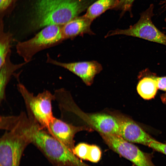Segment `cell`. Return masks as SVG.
Here are the masks:
<instances>
[{"label": "cell", "mask_w": 166, "mask_h": 166, "mask_svg": "<svg viewBox=\"0 0 166 166\" xmlns=\"http://www.w3.org/2000/svg\"><path fill=\"white\" fill-rule=\"evenodd\" d=\"M158 89L166 92V76L156 77Z\"/></svg>", "instance_id": "20"}, {"label": "cell", "mask_w": 166, "mask_h": 166, "mask_svg": "<svg viewBox=\"0 0 166 166\" xmlns=\"http://www.w3.org/2000/svg\"><path fill=\"white\" fill-rule=\"evenodd\" d=\"M11 52L8 55L4 64L0 66V101L5 98L6 89L12 75L15 71L28 63L25 62L14 64L10 60Z\"/></svg>", "instance_id": "12"}, {"label": "cell", "mask_w": 166, "mask_h": 166, "mask_svg": "<svg viewBox=\"0 0 166 166\" xmlns=\"http://www.w3.org/2000/svg\"><path fill=\"white\" fill-rule=\"evenodd\" d=\"M46 130L72 152L75 134L81 131L89 130L88 128L73 125L55 117Z\"/></svg>", "instance_id": "10"}, {"label": "cell", "mask_w": 166, "mask_h": 166, "mask_svg": "<svg viewBox=\"0 0 166 166\" xmlns=\"http://www.w3.org/2000/svg\"><path fill=\"white\" fill-rule=\"evenodd\" d=\"M61 26H46L31 38L18 42L16 46L17 53L28 63L38 53L59 44L64 41L61 33Z\"/></svg>", "instance_id": "4"}, {"label": "cell", "mask_w": 166, "mask_h": 166, "mask_svg": "<svg viewBox=\"0 0 166 166\" xmlns=\"http://www.w3.org/2000/svg\"><path fill=\"white\" fill-rule=\"evenodd\" d=\"M112 114L118 123L119 136L124 140L147 146L155 140L130 118L116 113Z\"/></svg>", "instance_id": "9"}, {"label": "cell", "mask_w": 166, "mask_h": 166, "mask_svg": "<svg viewBox=\"0 0 166 166\" xmlns=\"http://www.w3.org/2000/svg\"><path fill=\"white\" fill-rule=\"evenodd\" d=\"M17 88L23 99L27 116L46 129L54 117L52 107V102L55 101L54 94L46 90L34 95L20 82Z\"/></svg>", "instance_id": "3"}, {"label": "cell", "mask_w": 166, "mask_h": 166, "mask_svg": "<svg viewBox=\"0 0 166 166\" xmlns=\"http://www.w3.org/2000/svg\"><path fill=\"white\" fill-rule=\"evenodd\" d=\"M21 130L53 166H90L55 138L35 121L30 119L22 124Z\"/></svg>", "instance_id": "1"}, {"label": "cell", "mask_w": 166, "mask_h": 166, "mask_svg": "<svg viewBox=\"0 0 166 166\" xmlns=\"http://www.w3.org/2000/svg\"><path fill=\"white\" fill-rule=\"evenodd\" d=\"M148 146L157 152L166 155V144L155 140L150 142Z\"/></svg>", "instance_id": "19"}, {"label": "cell", "mask_w": 166, "mask_h": 166, "mask_svg": "<svg viewBox=\"0 0 166 166\" xmlns=\"http://www.w3.org/2000/svg\"><path fill=\"white\" fill-rule=\"evenodd\" d=\"M90 145L84 143H80L74 147L73 152L78 158L87 160Z\"/></svg>", "instance_id": "16"}, {"label": "cell", "mask_w": 166, "mask_h": 166, "mask_svg": "<svg viewBox=\"0 0 166 166\" xmlns=\"http://www.w3.org/2000/svg\"><path fill=\"white\" fill-rule=\"evenodd\" d=\"M46 61L72 72L79 77L87 86L93 84L95 76L103 69L101 64L96 61L63 62L53 59L48 54Z\"/></svg>", "instance_id": "8"}, {"label": "cell", "mask_w": 166, "mask_h": 166, "mask_svg": "<svg viewBox=\"0 0 166 166\" xmlns=\"http://www.w3.org/2000/svg\"><path fill=\"white\" fill-rule=\"evenodd\" d=\"M93 21L83 15L74 18L62 26L61 33L64 40L72 39L85 34L94 35L91 28Z\"/></svg>", "instance_id": "11"}, {"label": "cell", "mask_w": 166, "mask_h": 166, "mask_svg": "<svg viewBox=\"0 0 166 166\" xmlns=\"http://www.w3.org/2000/svg\"><path fill=\"white\" fill-rule=\"evenodd\" d=\"M64 109L77 114L100 134L119 135V125L116 118L112 114L104 113H88L77 110L72 100L65 104Z\"/></svg>", "instance_id": "7"}, {"label": "cell", "mask_w": 166, "mask_h": 166, "mask_svg": "<svg viewBox=\"0 0 166 166\" xmlns=\"http://www.w3.org/2000/svg\"><path fill=\"white\" fill-rule=\"evenodd\" d=\"M5 131L0 139V166H19L23 153L30 142L19 132Z\"/></svg>", "instance_id": "6"}, {"label": "cell", "mask_w": 166, "mask_h": 166, "mask_svg": "<svg viewBox=\"0 0 166 166\" xmlns=\"http://www.w3.org/2000/svg\"><path fill=\"white\" fill-rule=\"evenodd\" d=\"M118 0H97L87 9L85 17L93 21L105 11L114 9Z\"/></svg>", "instance_id": "14"}, {"label": "cell", "mask_w": 166, "mask_h": 166, "mask_svg": "<svg viewBox=\"0 0 166 166\" xmlns=\"http://www.w3.org/2000/svg\"><path fill=\"white\" fill-rule=\"evenodd\" d=\"M135 0H118V2L114 9L121 11L122 16L126 12L129 13L130 16L132 17V10L133 3Z\"/></svg>", "instance_id": "17"}, {"label": "cell", "mask_w": 166, "mask_h": 166, "mask_svg": "<svg viewBox=\"0 0 166 166\" xmlns=\"http://www.w3.org/2000/svg\"><path fill=\"white\" fill-rule=\"evenodd\" d=\"M101 156V150L99 147L95 145H90L87 160L93 163H97Z\"/></svg>", "instance_id": "18"}, {"label": "cell", "mask_w": 166, "mask_h": 166, "mask_svg": "<svg viewBox=\"0 0 166 166\" xmlns=\"http://www.w3.org/2000/svg\"><path fill=\"white\" fill-rule=\"evenodd\" d=\"M12 0H0V9L3 10L6 8L10 4Z\"/></svg>", "instance_id": "21"}, {"label": "cell", "mask_w": 166, "mask_h": 166, "mask_svg": "<svg viewBox=\"0 0 166 166\" xmlns=\"http://www.w3.org/2000/svg\"><path fill=\"white\" fill-rule=\"evenodd\" d=\"M161 8L164 10H166V0H163L159 3Z\"/></svg>", "instance_id": "22"}, {"label": "cell", "mask_w": 166, "mask_h": 166, "mask_svg": "<svg viewBox=\"0 0 166 166\" xmlns=\"http://www.w3.org/2000/svg\"><path fill=\"white\" fill-rule=\"evenodd\" d=\"M87 0H38L36 27L62 26L86 10Z\"/></svg>", "instance_id": "2"}, {"label": "cell", "mask_w": 166, "mask_h": 166, "mask_svg": "<svg viewBox=\"0 0 166 166\" xmlns=\"http://www.w3.org/2000/svg\"><path fill=\"white\" fill-rule=\"evenodd\" d=\"M161 99L162 101L166 104V92L164 94H163L161 96Z\"/></svg>", "instance_id": "23"}, {"label": "cell", "mask_w": 166, "mask_h": 166, "mask_svg": "<svg viewBox=\"0 0 166 166\" xmlns=\"http://www.w3.org/2000/svg\"><path fill=\"white\" fill-rule=\"evenodd\" d=\"M13 40L11 34L1 32L0 36V66L5 62L8 54L11 52Z\"/></svg>", "instance_id": "15"}, {"label": "cell", "mask_w": 166, "mask_h": 166, "mask_svg": "<svg viewBox=\"0 0 166 166\" xmlns=\"http://www.w3.org/2000/svg\"><path fill=\"white\" fill-rule=\"evenodd\" d=\"M154 5L152 3L140 14V18L135 24L125 29H116L109 31L105 37L123 35L137 37L166 45V35L160 31L152 20L154 15Z\"/></svg>", "instance_id": "5"}, {"label": "cell", "mask_w": 166, "mask_h": 166, "mask_svg": "<svg viewBox=\"0 0 166 166\" xmlns=\"http://www.w3.org/2000/svg\"><path fill=\"white\" fill-rule=\"evenodd\" d=\"M136 88L138 93L143 98L150 100L154 98L158 89L156 76L144 77L138 82Z\"/></svg>", "instance_id": "13"}]
</instances>
